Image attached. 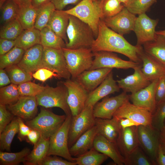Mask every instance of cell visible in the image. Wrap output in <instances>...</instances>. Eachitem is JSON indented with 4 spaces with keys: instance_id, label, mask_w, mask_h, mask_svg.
<instances>
[{
    "instance_id": "1",
    "label": "cell",
    "mask_w": 165,
    "mask_h": 165,
    "mask_svg": "<svg viewBox=\"0 0 165 165\" xmlns=\"http://www.w3.org/2000/svg\"><path fill=\"white\" fill-rule=\"evenodd\" d=\"M93 52L106 51L122 54L130 60L140 64V52L143 50L142 46H134L123 37L108 27L100 19L97 35L91 47Z\"/></svg>"
},
{
    "instance_id": "2",
    "label": "cell",
    "mask_w": 165,
    "mask_h": 165,
    "mask_svg": "<svg viewBox=\"0 0 165 165\" xmlns=\"http://www.w3.org/2000/svg\"><path fill=\"white\" fill-rule=\"evenodd\" d=\"M67 34L68 42L66 48L69 49L91 48L95 38L92 30L88 24L71 15Z\"/></svg>"
},
{
    "instance_id": "3",
    "label": "cell",
    "mask_w": 165,
    "mask_h": 165,
    "mask_svg": "<svg viewBox=\"0 0 165 165\" xmlns=\"http://www.w3.org/2000/svg\"><path fill=\"white\" fill-rule=\"evenodd\" d=\"M62 50L72 79H75L84 71L90 70L94 59V53L90 48H64Z\"/></svg>"
},
{
    "instance_id": "4",
    "label": "cell",
    "mask_w": 165,
    "mask_h": 165,
    "mask_svg": "<svg viewBox=\"0 0 165 165\" xmlns=\"http://www.w3.org/2000/svg\"><path fill=\"white\" fill-rule=\"evenodd\" d=\"M65 115H59L52 112L41 108L38 115L26 124L31 129L39 131L44 137L50 139L63 123Z\"/></svg>"
},
{
    "instance_id": "5",
    "label": "cell",
    "mask_w": 165,
    "mask_h": 165,
    "mask_svg": "<svg viewBox=\"0 0 165 165\" xmlns=\"http://www.w3.org/2000/svg\"><path fill=\"white\" fill-rule=\"evenodd\" d=\"M68 95L67 89L63 84L55 87L46 86L35 97L38 105L47 108H60L67 116L72 115L67 101Z\"/></svg>"
},
{
    "instance_id": "6",
    "label": "cell",
    "mask_w": 165,
    "mask_h": 165,
    "mask_svg": "<svg viewBox=\"0 0 165 165\" xmlns=\"http://www.w3.org/2000/svg\"><path fill=\"white\" fill-rule=\"evenodd\" d=\"M72 115L66 116L65 120L57 130L50 138L47 156L56 155L69 161L75 162L70 154L68 145V134Z\"/></svg>"
},
{
    "instance_id": "7",
    "label": "cell",
    "mask_w": 165,
    "mask_h": 165,
    "mask_svg": "<svg viewBox=\"0 0 165 165\" xmlns=\"http://www.w3.org/2000/svg\"><path fill=\"white\" fill-rule=\"evenodd\" d=\"M65 11L88 24L92 30L95 38H96L101 19L97 2L82 0L75 6Z\"/></svg>"
},
{
    "instance_id": "8",
    "label": "cell",
    "mask_w": 165,
    "mask_h": 165,
    "mask_svg": "<svg viewBox=\"0 0 165 165\" xmlns=\"http://www.w3.org/2000/svg\"><path fill=\"white\" fill-rule=\"evenodd\" d=\"M93 108L91 106H85L79 114L72 116L68 134L69 148L82 134L95 125Z\"/></svg>"
},
{
    "instance_id": "9",
    "label": "cell",
    "mask_w": 165,
    "mask_h": 165,
    "mask_svg": "<svg viewBox=\"0 0 165 165\" xmlns=\"http://www.w3.org/2000/svg\"><path fill=\"white\" fill-rule=\"evenodd\" d=\"M43 47V68L48 69L55 73L58 78L66 79H70L71 76L68 69L62 49Z\"/></svg>"
},
{
    "instance_id": "10",
    "label": "cell",
    "mask_w": 165,
    "mask_h": 165,
    "mask_svg": "<svg viewBox=\"0 0 165 165\" xmlns=\"http://www.w3.org/2000/svg\"><path fill=\"white\" fill-rule=\"evenodd\" d=\"M138 135L139 146L156 164V160L160 143V131L152 125H140L138 127Z\"/></svg>"
},
{
    "instance_id": "11",
    "label": "cell",
    "mask_w": 165,
    "mask_h": 165,
    "mask_svg": "<svg viewBox=\"0 0 165 165\" xmlns=\"http://www.w3.org/2000/svg\"><path fill=\"white\" fill-rule=\"evenodd\" d=\"M68 91L67 101L72 116H76L84 108L89 92L75 79L63 82Z\"/></svg>"
},
{
    "instance_id": "12",
    "label": "cell",
    "mask_w": 165,
    "mask_h": 165,
    "mask_svg": "<svg viewBox=\"0 0 165 165\" xmlns=\"http://www.w3.org/2000/svg\"><path fill=\"white\" fill-rule=\"evenodd\" d=\"M94 59L90 70L102 68L134 69L140 65L130 60H123L112 52L100 51L93 52Z\"/></svg>"
},
{
    "instance_id": "13",
    "label": "cell",
    "mask_w": 165,
    "mask_h": 165,
    "mask_svg": "<svg viewBox=\"0 0 165 165\" xmlns=\"http://www.w3.org/2000/svg\"><path fill=\"white\" fill-rule=\"evenodd\" d=\"M158 22V20L151 18L145 13L138 15L133 30L137 37V45L142 46L154 40L156 35L155 28Z\"/></svg>"
},
{
    "instance_id": "14",
    "label": "cell",
    "mask_w": 165,
    "mask_h": 165,
    "mask_svg": "<svg viewBox=\"0 0 165 165\" xmlns=\"http://www.w3.org/2000/svg\"><path fill=\"white\" fill-rule=\"evenodd\" d=\"M129 100L126 101L119 108L113 117L119 119L127 118L139 125H152V113L146 109L131 103Z\"/></svg>"
},
{
    "instance_id": "15",
    "label": "cell",
    "mask_w": 165,
    "mask_h": 165,
    "mask_svg": "<svg viewBox=\"0 0 165 165\" xmlns=\"http://www.w3.org/2000/svg\"><path fill=\"white\" fill-rule=\"evenodd\" d=\"M128 100L129 95L124 92L114 97H105L94 106V116L95 118L111 119L119 108Z\"/></svg>"
},
{
    "instance_id": "16",
    "label": "cell",
    "mask_w": 165,
    "mask_h": 165,
    "mask_svg": "<svg viewBox=\"0 0 165 165\" xmlns=\"http://www.w3.org/2000/svg\"><path fill=\"white\" fill-rule=\"evenodd\" d=\"M137 17L124 6L116 15L102 20L108 27L123 35L133 31Z\"/></svg>"
},
{
    "instance_id": "17",
    "label": "cell",
    "mask_w": 165,
    "mask_h": 165,
    "mask_svg": "<svg viewBox=\"0 0 165 165\" xmlns=\"http://www.w3.org/2000/svg\"><path fill=\"white\" fill-rule=\"evenodd\" d=\"M38 105L35 97L20 96L16 102L7 105V108L15 116L27 121L36 116Z\"/></svg>"
},
{
    "instance_id": "18",
    "label": "cell",
    "mask_w": 165,
    "mask_h": 165,
    "mask_svg": "<svg viewBox=\"0 0 165 165\" xmlns=\"http://www.w3.org/2000/svg\"><path fill=\"white\" fill-rule=\"evenodd\" d=\"M159 79L154 80L145 87L129 95L132 104L147 109L152 114L156 107V93Z\"/></svg>"
},
{
    "instance_id": "19",
    "label": "cell",
    "mask_w": 165,
    "mask_h": 165,
    "mask_svg": "<svg viewBox=\"0 0 165 165\" xmlns=\"http://www.w3.org/2000/svg\"><path fill=\"white\" fill-rule=\"evenodd\" d=\"M116 81L113 78L112 71L96 88L89 93L85 106H94L101 99L120 90Z\"/></svg>"
},
{
    "instance_id": "20",
    "label": "cell",
    "mask_w": 165,
    "mask_h": 165,
    "mask_svg": "<svg viewBox=\"0 0 165 165\" xmlns=\"http://www.w3.org/2000/svg\"><path fill=\"white\" fill-rule=\"evenodd\" d=\"M43 47L40 44L36 45L28 49L17 65L32 75L39 69L43 68Z\"/></svg>"
},
{
    "instance_id": "21",
    "label": "cell",
    "mask_w": 165,
    "mask_h": 165,
    "mask_svg": "<svg viewBox=\"0 0 165 165\" xmlns=\"http://www.w3.org/2000/svg\"><path fill=\"white\" fill-rule=\"evenodd\" d=\"M141 65L134 69L131 75L116 81L120 89L125 92L134 93L148 86L151 82L144 75Z\"/></svg>"
},
{
    "instance_id": "22",
    "label": "cell",
    "mask_w": 165,
    "mask_h": 165,
    "mask_svg": "<svg viewBox=\"0 0 165 165\" xmlns=\"http://www.w3.org/2000/svg\"><path fill=\"white\" fill-rule=\"evenodd\" d=\"M113 69L102 68L85 71L75 79L89 92L92 91L104 81Z\"/></svg>"
},
{
    "instance_id": "23",
    "label": "cell",
    "mask_w": 165,
    "mask_h": 165,
    "mask_svg": "<svg viewBox=\"0 0 165 165\" xmlns=\"http://www.w3.org/2000/svg\"><path fill=\"white\" fill-rule=\"evenodd\" d=\"M139 56L142 63L141 71L151 82L165 75V67L154 57L144 50L140 52Z\"/></svg>"
},
{
    "instance_id": "24",
    "label": "cell",
    "mask_w": 165,
    "mask_h": 165,
    "mask_svg": "<svg viewBox=\"0 0 165 165\" xmlns=\"http://www.w3.org/2000/svg\"><path fill=\"white\" fill-rule=\"evenodd\" d=\"M138 127L132 126L121 129L116 143L124 157L139 146Z\"/></svg>"
},
{
    "instance_id": "25",
    "label": "cell",
    "mask_w": 165,
    "mask_h": 165,
    "mask_svg": "<svg viewBox=\"0 0 165 165\" xmlns=\"http://www.w3.org/2000/svg\"><path fill=\"white\" fill-rule=\"evenodd\" d=\"M93 148L111 159L116 165H124L125 158L120 152L116 143L97 134L94 141Z\"/></svg>"
},
{
    "instance_id": "26",
    "label": "cell",
    "mask_w": 165,
    "mask_h": 165,
    "mask_svg": "<svg viewBox=\"0 0 165 165\" xmlns=\"http://www.w3.org/2000/svg\"><path fill=\"white\" fill-rule=\"evenodd\" d=\"M95 125L98 134L116 143L121 129L119 118L114 116L110 119L96 118Z\"/></svg>"
},
{
    "instance_id": "27",
    "label": "cell",
    "mask_w": 165,
    "mask_h": 165,
    "mask_svg": "<svg viewBox=\"0 0 165 165\" xmlns=\"http://www.w3.org/2000/svg\"><path fill=\"white\" fill-rule=\"evenodd\" d=\"M97 134V127L94 125L82 134L69 148L71 155L78 157L93 148L95 138Z\"/></svg>"
},
{
    "instance_id": "28",
    "label": "cell",
    "mask_w": 165,
    "mask_h": 165,
    "mask_svg": "<svg viewBox=\"0 0 165 165\" xmlns=\"http://www.w3.org/2000/svg\"><path fill=\"white\" fill-rule=\"evenodd\" d=\"M69 16L65 10L55 9L47 25L63 39L66 44L68 42L67 30L69 24Z\"/></svg>"
},
{
    "instance_id": "29",
    "label": "cell",
    "mask_w": 165,
    "mask_h": 165,
    "mask_svg": "<svg viewBox=\"0 0 165 165\" xmlns=\"http://www.w3.org/2000/svg\"><path fill=\"white\" fill-rule=\"evenodd\" d=\"M49 139L41 135L38 142L34 145L32 150L26 157L24 164L38 165L47 155L49 146Z\"/></svg>"
},
{
    "instance_id": "30",
    "label": "cell",
    "mask_w": 165,
    "mask_h": 165,
    "mask_svg": "<svg viewBox=\"0 0 165 165\" xmlns=\"http://www.w3.org/2000/svg\"><path fill=\"white\" fill-rule=\"evenodd\" d=\"M144 51L152 56L165 67V36L156 34L153 40L143 45Z\"/></svg>"
},
{
    "instance_id": "31",
    "label": "cell",
    "mask_w": 165,
    "mask_h": 165,
    "mask_svg": "<svg viewBox=\"0 0 165 165\" xmlns=\"http://www.w3.org/2000/svg\"><path fill=\"white\" fill-rule=\"evenodd\" d=\"M15 46L26 50L38 44H40V31L35 27L24 30L15 40Z\"/></svg>"
},
{
    "instance_id": "32",
    "label": "cell",
    "mask_w": 165,
    "mask_h": 165,
    "mask_svg": "<svg viewBox=\"0 0 165 165\" xmlns=\"http://www.w3.org/2000/svg\"><path fill=\"white\" fill-rule=\"evenodd\" d=\"M40 32V44L43 47L58 49L66 48V44L63 39L47 26Z\"/></svg>"
},
{
    "instance_id": "33",
    "label": "cell",
    "mask_w": 165,
    "mask_h": 165,
    "mask_svg": "<svg viewBox=\"0 0 165 165\" xmlns=\"http://www.w3.org/2000/svg\"><path fill=\"white\" fill-rule=\"evenodd\" d=\"M19 124L17 117H14L0 134V148L10 151L11 145L15 135L18 133Z\"/></svg>"
},
{
    "instance_id": "34",
    "label": "cell",
    "mask_w": 165,
    "mask_h": 165,
    "mask_svg": "<svg viewBox=\"0 0 165 165\" xmlns=\"http://www.w3.org/2000/svg\"><path fill=\"white\" fill-rule=\"evenodd\" d=\"M97 2L100 19L113 16L120 12L124 6L119 0H100Z\"/></svg>"
},
{
    "instance_id": "35",
    "label": "cell",
    "mask_w": 165,
    "mask_h": 165,
    "mask_svg": "<svg viewBox=\"0 0 165 165\" xmlns=\"http://www.w3.org/2000/svg\"><path fill=\"white\" fill-rule=\"evenodd\" d=\"M0 24L2 26L16 19L20 7L13 0H1Z\"/></svg>"
},
{
    "instance_id": "36",
    "label": "cell",
    "mask_w": 165,
    "mask_h": 165,
    "mask_svg": "<svg viewBox=\"0 0 165 165\" xmlns=\"http://www.w3.org/2000/svg\"><path fill=\"white\" fill-rule=\"evenodd\" d=\"M108 157L101 153L93 147L84 153L74 158L78 165H100Z\"/></svg>"
},
{
    "instance_id": "37",
    "label": "cell",
    "mask_w": 165,
    "mask_h": 165,
    "mask_svg": "<svg viewBox=\"0 0 165 165\" xmlns=\"http://www.w3.org/2000/svg\"><path fill=\"white\" fill-rule=\"evenodd\" d=\"M37 11L32 5L20 8L17 19L24 30L35 27Z\"/></svg>"
},
{
    "instance_id": "38",
    "label": "cell",
    "mask_w": 165,
    "mask_h": 165,
    "mask_svg": "<svg viewBox=\"0 0 165 165\" xmlns=\"http://www.w3.org/2000/svg\"><path fill=\"white\" fill-rule=\"evenodd\" d=\"M55 9L54 5L51 2L38 9L35 28L40 31L47 26Z\"/></svg>"
},
{
    "instance_id": "39",
    "label": "cell",
    "mask_w": 165,
    "mask_h": 165,
    "mask_svg": "<svg viewBox=\"0 0 165 165\" xmlns=\"http://www.w3.org/2000/svg\"><path fill=\"white\" fill-rule=\"evenodd\" d=\"M30 149L27 147L15 153L0 152L1 165H17L25 161L26 157L30 153Z\"/></svg>"
},
{
    "instance_id": "40",
    "label": "cell",
    "mask_w": 165,
    "mask_h": 165,
    "mask_svg": "<svg viewBox=\"0 0 165 165\" xmlns=\"http://www.w3.org/2000/svg\"><path fill=\"white\" fill-rule=\"evenodd\" d=\"M124 158L125 165H155L139 146Z\"/></svg>"
},
{
    "instance_id": "41",
    "label": "cell",
    "mask_w": 165,
    "mask_h": 165,
    "mask_svg": "<svg viewBox=\"0 0 165 165\" xmlns=\"http://www.w3.org/2000/svg\"><path fill=\"white\" fill-rule=\"evenodd\" d=\"M24 50L15 46L4 55L0 56V69L17 64L22 59L25 52Z\"/></svg>"
},
{
    "instance_id": "42",
    "label": "cell",
    "mask_w": 165,
    "mask_h": 165,
    "mask_svg": "<svg viewBox=\"0 0 165 165\" xmlns=\"http://www.w3.org/2000/svg\"><path fill=\"white\" fill-rule=\"evenodd\" d=\"M24 30L18 20L15 19L1 26L0 37L15 40Z\"/></svg>"
},
{
    "instance_id": "43",
    "label": "cell",
    "mask_w": 165,
    "mask_h": 165,
    "mask_svg": "<svg viewBox=\"0 0 165 165\" xmlns=\"http://www.w3.org/2000/svg\"><path fill=\"white\" fill-rule=\"evenodd\" d=\"M10 80L11 83L16 85L31 81L32 75L20 68L17 64L8 67L5 69Z\"/></svg>"
},
{
    "instance_id": "44",
    "label": "cell",
    "mask_w": 165,
    "mask_h": 165,
    "mask_svg": "<svg viewBox=\"0 0 165 165\" xmlns=\"http://www.w3.org/2000/svg\"><path fill=\"white\" fill-rule=\"evenodd\" d=\"M18 86L11 83L8 86L0 87V104L6 106L16 102L20 96Z\"/></svg>"
},
{
    "instance_id": "45",
    "label": "cell",
    "mask_w": 165,
    "mask_h": 165,
    "mask_svg": "<svg viewBox=\"0 0 165 165\" xmlns=\"http://www.w3.org/2000/svg\"><path fill=\"white\" fill-rule=\"evenodd\" d=\"M157 0H128L124 6L132 13L139 15L145 13Z\"/></svg>"
},
{
    "instance_id": "46",
    "label": "cell",
    "mask_w": 165,
    "mask_h": 165,
    "mask_svg": "<svg viewBox=\"0 0 165 165\" xmlns=\"http://www.w3.org/2000/svg\"><path fill=\"white\" fill-rule=\"evenodd\" d=\"M18 88L20 96L35 97L44 90L45 86L28 81L18 85Z\"/></svg>"
},
{
    "instance_id": "47",
    "label": "cell",
    "mask_w": 165,
    "mask_h": 165,
    "mask_svg": "<svg viewBox=\"0 0 165 165\" xmlns=\"http://www.w3.org/2000/svg\"><path fill=\"white\" fill-rule=\"evenodd\" d=\"M165 120V101L157 105L152 114L151 125L156 130L160 131Z\"/></svg>"
},
{
    "instance_id": "48",
    "label": "cell",
    "mask_w": 165,
    "mask_h": 165,
    "mask_svg": "<svg viewBox=\"0 0 165 165\" xmlns=\"http://www.w3.org/2000/svg\"><path fill=\"white\" fill-rule=\"evenodd\" d=\"M8 109L6 105L0 104V134L14 117Z\"/></svg>"
},
{
    "instance_id": "49",
    "label": "cell",
    "mask_w": 165,
    "mask_h": 165,
    "mask_svg": "<svg viewBox=\"0 0 165 165\" xmlns=\"http://www.w3.org/2000/svg\"><path fill=\"white\" fill-rule=\"evenodd\" d=\"M46 156L38 165H76V162L63 159L56 155Z\"/></svg>"
},
{
    "instance_id": "50",
    "label": "cell",
    "mask_w": 165,
    "mask_h": 165,
    "mask_svg": "<svg viewBox=\"0 0 165 165\" xmlns=\"http://www.w3.org/2000/svg\"><path fill=\"white\" fill-rule=\"evenodd\" d=\"M32 76L35 79L42 82H45L53 77L58 78L56 74L45 68L39 69L34 72Z\"/></svg>"
},
{
    "instance_id": "51",
    "label": "cell",
    "mask_w": 165,
    "mask_h": 165,
    "mask_svg": "<svg viewBox=\"0 0 165 165\" xmlns=\"http://www.w3.org/2000/svg\"><path fill=\"white\" fill-rule=\"evenodd\" d=\"M156 105L165 101V75L159 79L156 90Z\"/></svg>"
},
{
    "instance_id": "52",
    "label": "cell",
    "mask_w": 165,
    "mask_h": 165,
    "mask_svg": "<svg viewBox=\"0 0 165 165\" xmlns=\"http://www.w3.org/2000/svg\"><path fill=\"white\" fill-rule=\"evenodd\" d=\"M15 46V40L0 38V56L6 53Z\"/></svg>"
},
{
    "instance_id": "53",
    "label": "cell",
    "mask_w": 165,
    "mask_h": 165,
    "mask_svg": "<svg viewBox=\"0 0 165 165\" xmlns=\"http://www.w3.org/2000/svg\"><path fill=\"white\" fill-rule=\"evenodd\" d=\"M17 118L19 124V130L17 138L20 141H22L26 140L31 129L24 123L22 119L20 117Z\"/></svg>"
},
{
    "instance_id": "54",
    "label": "cell",
    "mask_w": 165,
    "mask_h": 165,
    "mask_svg": "<svg viewBox=\"0 0 165 165\" xmlns=\"http://www.w3.org/2000/svg\"><path fill=\"white\" fill-rule=\"evenodd\" d=\"M79 0H51V2L54 5L56 9L63 10L67 5L77 3Z\"/></svg>"
},
{
    "instance_id": "55",
    "label": "cell",
    "mask_w": 165,
    "mask_h": 165,
    "mask_svg": "<svg viewBox=\"0 0 165 165\" xmlns=\"http://www.w3.org/2000/svg\"><path fill=\"white\" fill-rule=\"evenodd\" d=\"M41 135L38 131L31 129L26 140L27 142L34 145L38 142Z\"/></svg>"
},
{
    "instance_id": "56",
    "label": "cell",
    "mask_w": 165,
    "mask_h": 165,
    "mask_svg": "<svg viewBox=\"0 0 165 165\" xmlns=\"http://www.w3.org/2000/svg\"><path fill=\"white\" fill-rule=\"evenodd\" d=\"M11 83L10 78L5 70L0 69V87L6 86Z\"/></svg>"
},
{
    "instance_id": "57",
    "label": "cell",
    "mask_w": 165,
    "mask_h": 165,
    "mask_svg": "<svg viewBox=\"0 0 165 165\" xmlns=\"http://www.w3.org/2000/svg\"><path fill=\"white\" fill-rule=\"evenodd\" d=\"M156 163L159 165H165V154L164 153L160 143L157 151Z\"/></svg>"
},
{
    "instance_id": "58",
    "label": "cell",
    "mask_w": 165,
    "mask_h": 165,
    "mask_svg": "<svg viewBox=\"0 0 165 165\" xmlns=\"http://www.w3.org/2000/svg\"><path fill=\"white\" fill-rule=\"evenodd\" d=\"M119 119V124L121 129L127 127L139 126L137 123L133 121L126 118H121Z\"/></svg>"
},
{
    "instance_id": "59",
    "label": "cell",
    "mask_w": 165,
    "mask_h": 165,
    "mask_svg": "<svg viewBox=\"0 0 165 165\" xmlns=\"http://www.w3.org/2000/svg\"><path fill=\"white\" fill-rule=\"evenodd\" d=\"M51 1V0H32L31 5L34 7L38 9Z\"/></svg>"
},
{
    "instance_id": "60",
    "label": "cell",
    "mask_w": 165,
    "mask_h": 165,
    "mask_svg": "<svg viewBox=\"0 0 165 165\" xmlns=\"http://www.w3.org/2000/svg\"><path fill=\"white\" fill-rule=\"evenodd\" d=\"M20 8L31 5L32 0H13Z\"/></svg>"
},
{
    "instance_id": "61",
    "label": "cell",
    "mask_w": 165,
    "mask_h": 165,
    "mask_svg": "<svg viewBox=\"0 0 165 165\" xmlns=\"http://www.w3.org/2000/svg\"><path fill=\"white\" fill-rule=\"evenodd\" d=\"M160 142L165 143V120L163 127L160 131Z\"/></svg>"
},
{
    "instance_id": "62",
    "label": "cell",
    "mask_w": 165,
    "mask_h": 165,
    "mask_svg": "<svg viewBox=\"0 0 165 165\" xmlns=\"http://www.w3.org/2000/svg\"><path fill=\"white\" fill-rule=\"evenodd\" d=\"M156 34L163 35L165 36V30L156 31Z\"/></svg>"
},
{
    "instance_id": "63",
    "label": "cell",
    "mask_w": 165,
    "mask_h": 165,
    "mask_svg": "<svg viewBox=\"0 0 165 165\" xmlns=\"http://www.w3.org/2000/svg\"><path fill=\"white\" fill-rule=\"evenodd\" d=\"M119 1L123 4L124 6L126 5L128 1V0H119Z\"/></svg>"
},
{
    "instance_id": "64",
    "label": "cell",
    "mask_w": 165,
    "mask_h": 165,
    "mask_svg": "<svg viewBox=\"0 0 165 165\" xmlns=\"http://www.w3.org/2000/svg\"><path fill=\"white\" fill-rule=\"evenodd\" d=\"M160 144L163 152L165 154V143H160Z\"/></svg>"
}]
</instances>
